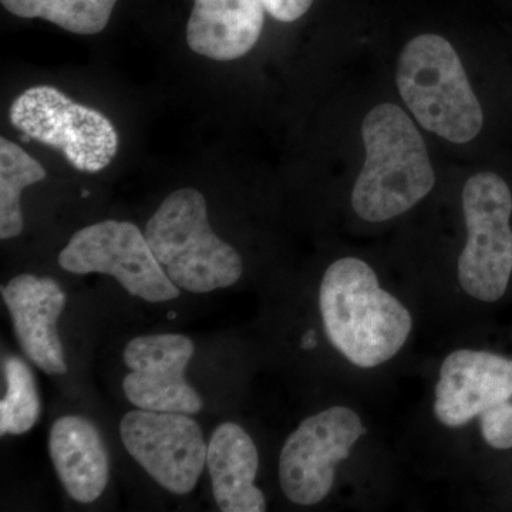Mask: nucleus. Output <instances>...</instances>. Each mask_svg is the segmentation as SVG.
I'll list each match as a JSON object with an SVG mask.
<instances>
[{
	"mask_svg": "<svg viewBox=\"0 0 512 512\" xmlns=\"http://www.w3.org/2000/svg\"><path fill=\"white\" fill-rule=\"evenodd\" d=\"M320 313L330 342L353 365H383L403 348L413 328L410 312L380 288L366 262L342 258L320 284Z\"/></svg>",
	"mask_w": 512,
	"mask_h": 512,
	"instance_id": "f257e3e1",
	"label": "nucleus"
},
{
	"mask_svg": "<svg viewBox=\"0 0 512 512\" xmlns=\"http://www.w3.org/2000/svg\"><path fill=\"white\" fill-rule=\"evenodd\" d=\"M366 161L352 192L362 220L383 222L404 214L436 184L429 151L413 120L399 106L384 103L362 124Z\"/></svg>",
	"mask_w": 512,
	"mask_h": 512,
	"instance_id": "f03ea898",
	"label": "nucleus"
},
{
	"mask_svg": "<svg viewBox=\"0 0 512 512\" xmlns=\"http://www.w3.org/2000/svg\"><path fill=\"white\" fill-rule=\"evenodd\" d=\"M144 234L165 274L184 291L229 288L244 271L238 252L212 231L207 200L195 188L168 195Z\"/></svg>",
	"mask_w": 512,
	"mask_h": 512,
	"instance_id": "7ed1b4c3",
	"label": "nucleus"
},
{
	"mask_svg": "<svg viewBox=\"0 0 512 512\" xmlns=\"http://www.w3.org/2000/svg\"><path fill=\"white\" fill-rule=\"evenodd\" d=\"M396 79L404 103L431 133L466 144L483 130L480 101L456 49L444 37L410 40L399 57Z\"/></svg>",
	"mask_w": 512,
	"mask_h": 512,
	"instance_id": "20e7f679",
	"label": "nucleus"
},
{
	"mask_svg": "<svg viewBox=\"0 0 512 512\" xmlns=\"http://www.w3.org/2000/svg\"><path fill=\"white\" fill-rule=\"evenodd\" d=\"M9 119L23 141L56 148L83 173L109 167L119 151V133L104 114L47 84L29 87L16 97Z\"/></svg>",
	"mask_w": 512,
	"mask_h": 512,
	"instance_id": "39448f33",
	"label": "nucleus"
},
{
	"mask_svg": "<svg viewBox=\"0 0 512 512\" xmlns=\"http://www.w3.org/2000/svg\"><path fill=\"white\" fill-rule=\"evenodd\" d=\"M467 244L458 258L461 288L483 302L503 298L512 274V195L494 173H478L463 188Z\"/></svg>",
	"mask_w": 512,
	"mask_h": 512,
	"instance_id": "423d86ee",
	"label": "nucleus"
},
{
	"mask_svg": "<svg viewBox=\"0 0 512 512\" xmlns=\"http://www.w3.org/2000/svg\"><path fill=\"white\" fill-rule=\"evenodd\" d=\"M59 265L70 274L113 276L143 301L167 302L180 296L146 234L131 222L106 220L80 229L60 252Z\"/></svg>",
	"mask_w": 512,
	"mask_h": 512,
	"instance_id": "0eeeda50",
	"label": "nucleus"
},
{
	"mask_svg": "<svg viewBox=\"0 0 512 512\" xmlns=\"http://www.w3.org/2000/svg\"><path fill=\"white\" fill-rule=\"evenodd\" d=\"M365 433L357 413L333 406L299 424L282 447L279 481L293 504L315 505L325 500L335 483L340 461Z\"/></svg>",
	"mask_w": 512,
	"mask_h": 512,
	"instance_id": "6e6552de",
	"label": "nucleus"
},
{
	"mask_svg": "<svg viewBox=\"0 0 512 512\" xmlns=\"http://www.w3.org/2000/svg\"><path fill=\"white\" fill-rule=\"evenodd\" d=\"M120 436L131 457L175 495L190 494L207 466V450L200 424L190 414L128 412Z\"/></svg>",
	"mask_w": 512,
	"mask_h": 512,
	"instance_id": "1a4fd4ad",
	"label": "nucleus"
},
{
	"mask_svg": "<svg viewBox=\"0 0 512 512\" xmlns=\"http://www.w3.org/2000/svg\"><path fill=\"white\" fill-rule=\"evenodd\" d=\"M194 350L192 340L177 333L131 339L123 352L130 369L123 380L128 402L151 412L200 413V394L185 379Z\"/></svg>",
	"mask_w": 512,
	"mask_h": 512,
	"instance_id": "9d476101",
	"label": "nucleus"
},
{
	"mask_svg": "<svg viewBox=\"0 0 512 512\" xmlns=\"http://www.w3.org/2000/svg\"><path fill=\"white\" fill-rule=\"evenodd\" d=\"M511 397V359L481 350H456L441 365L434 413L444 426L461 427Z\"/></svg>",
	"mask_w": 512,
	"mask_h": 512,
	"instance_id": "9b49d317",
	"label": "nucleus"
},
{
	"mask_svg": "<svg viewBox=\"0 0 512 512\" xmlns=\"http://www.w3.org/2000/svg\"><path fill=\"white\" fill-rule=\"evenodd\" d=\"M2 298L12 316L16 339L25 355L43 372H67L57 319L66 306V293L55 279L23 274L2 288Z\"/></svg>",
	"mask_w": 512,
	"mask_h": 512,
	"instance_id": "f8f14e48",
	"label": "nucleus"
},
{
	"mask_svg": "<svg viewBox=\"0 0 512 512\" xmlns=\"http://www.w3.org/2000/svg\"><path fill=\"white\" fill-rule=\"evenodd\" d=\"M49 454L64 490L80 504H92L106 490L110 461L106 444L92 421L60 417L49 434Z\"/></svg>",
	"mask_w": 512,
	"mask_h": 512,
	"instance_id": "ddd939ff",
	"label": "nucleus"
},
{
	"mask_svg": "<svg viewBox=\"0 0 512 512\" xmlns=\"http://www.w3.org/2000/svg\"><path fill=\"white\" fill-rule=\"evenodd\" d=\"M261 0H194L187 43L197 55L229 62L247 55L265 22Z\"/></svg>",
	"mask_w": 512,
	"mask_h": 512,
	"instance_id": "4468645a",
	"label": "nucleus"
},
{
	"mask_svg": "<svg viewBox=\"0 0 512 512\" xmlns=\"http://www.w3.org/2000/svg\"><path fill=\"white\" fill-rule=\"evenodd\" d=\"M215 503L224 512H264L265 495L255 485L259 456L254 440L235 423H222L207 450Z\"/></svg>",
	"mask_w": 512,
	"mask_h": 512,
	"instance_id": "2eb2a0df",
	"label": "nucleus"
},
{
	"mask_svg": "<svg viewBox=\"0 0 512 512\" xmlns=\"http://www.w3.org/2000/svg\"><path fill=\"white\" fill-rule=\"evenodd\" d=\"M23 19H45L76 35H97L109 25L117 0H0Z\"/></svg>",
	"mask_w": 512,
	"mask_h": 512,
	"instance_id": "dca6fc26",
	"label": "nucleus"
},
{
	"mask_svg": "<svg viewBox=\"0 0 512 512\" xmlns=\"http://www.w3.org/2000/svg\"><path fill=\"white\" fill-rule=\"evenodd\" d=\"M46 170L22 147L0 138V238L18 237L23 231L20 194L29 185L45 180Z\"/></svg>",
	"mask_w": 512,
	"mask_h": 512,
	"instance_id": "f3484780",
	"label": "nucleus"
},
{
	"mask_svg": "<svg viewBox=\"0 0 512 512\" xmlns=\"http://www.w3.org/2000/svg\"><path fill=\"white\" fill-rule=\"evenodd\" d=\"M6 396L0 402V434L28 433L40 417V399L36 379L25 360L8 356L3 362Z\"/></svg>",
	"mask_w": 512,
	"mask_h": 512,
	"instance_id": "a211bd4d",
	"label": "nucleus"
},
{
	"mask_svg": "<svg viewBox=\"0 0 512 512\" xmlns=\"http://www.w3.org/2000/svg\"><path fill=\"white\" fill-rule=\"evenodd\" d=\"M484 440L497 450L512 448V402L495 403L480 414Z\"/></svg>",
	"mask_w": 512,
	"mask_h": 512,
	"instance_id": "6ab92c4d",
	"label": "nucleus"
},
{
	"mask_svg": "<svg viewBox=\"0 0 512 512\" xmlns=\"http://www.w3.org/2000/svg\"><path fill=\"white\" fill-rule=\"evenodd\" d=\"M266 12L279 20V22L291 23L301 19L309 9L313 0H261Z\"/></svg>",
	"mask_w": 512,
	"mask_h": 512,
	"instance_id": "aec40b11",
	"label": "nucleus"
},
{
	"mask_svg": "<svg viewBox=\"0 0 512 512\" xmlns=\"http://www.w3.org/2000/svg\"><path fill=\"white\" fill-rule=\"evenodd\" d=\"M303 349H313L316 346V335L313 330H309L305 336H303L302 340Z\"/></svg>",
	"mask_w": 512,
	"mask_h": 512,
	"instance_id": "412c9836",
	"label": "nucleus"
}]
</instances>
